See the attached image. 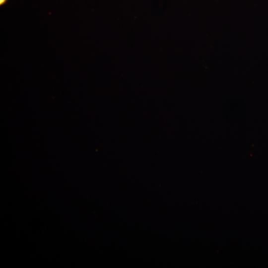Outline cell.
I'll list each match as a JSON object with an SVG mask.
<instances>
[{
	"label": "cell",
	"mask_w": 268,
	"mask_h": 268,
	"mask_svg": "<svg viewBox=\"0 0 268 268\" xmlns=\"http://www.w3.org/2000/svg\"><path fill=\"white\" fill-rule=\"evenodd\" d=\"M7 1V0H0V5H3Z\"/></svg>",
	"instance_id": "cell-1"
}]
</instances>
